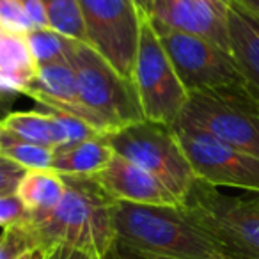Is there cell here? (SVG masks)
Wrapping results in <instances>:
<instances>
[{"label":"cell","mask_w":259,"mask_h":259,"mask_svg":"<svg viewBox=\"0 0 259 259\" xmlns=\"http://www.w3.org/2000/svg\"><path fill=\"white\" fill-rule=\"evenodd\" d=\"M66 194L52 211L32 217L25 224L37 248L66 245L98 259L115 248V201L94 178L62 176Z\"/></svg>","instance_id":"obj_1"},{"label":"cell","mask_w":259,"mask_h":259,"mask_svg":"<svg viewBox=\"0 0 259 259\" xmlns=\"http://www.w3.org/2000/svg\"><path fill=\"white\" fill-rule=\"evenodd\" d=\"M115 252L176 259H227L183 206L114 204Z\"/></svg>","instance_id":"obj_2"},{"label":"cell","mask_w":259,"mask_h":259,"mask_svg":"<svg viewBox=\"0 0 259 259\" xmlns=\"http://www.w3.org/2000/svg\"><path fill=\"white\" fill-rule=\"evenodd\" d=\"M69 62L75 69L80 101L105 135L144 121L132 80L119 75L117 69L93 47L73 41Z\"/></svg>","instance_id":"obj_3"},{"label":"cell","mask_w":259,"mask_h":259,"mask_svg":"<svg viewBox=\"0 0 259 259\" xmlns=\"http://www.w3.org/2000/svg\"><path fill=\"white\" fill-rule=\"evenodd\" d=\"M183 208L227 259H259V208L250 195L224 194L197 180Z\"/></svg>","instance_id":"obj_4"},{"label":"cell","mask_w":259,"mask_h":259,"mask_svg":"<svg viewBox=\"0 0 259 259\" xmlns=\"http://www.w3.org/2000/svg\"><path fill=\"white\" fill-rule=\"evenodd\" d=\"M105 141L115 155L158 178L181 202L197 181L172 126L144 119L110 132Z\"/></svg>","instance_id":"obj_5"},{"label":"cell","mask_w":259,"mask_h":259,"mask_svg":"<svg viewBox=\"0 0 259 259\" xmlns=\"http://www.w3.org/2000/svg\"><path fill=\"white\" fill-rule=\"evenodd\" d=\"M132 83L144 119L167 126H174L180 121L188 101V91L181 83L148 16L142 20Z\"/></svg>","instance_id":"obj_6"},{"label":"cell","mask_w":259,"mask_h":259,"mask_svg":"<svg viewBox=\"0 0 259 259\" xmlns=\"http://www.w3.org/2000/svg\"><path fill=\"white\" fill-rule=\"evenodd\" d=\"M178 122L259 158V107L245 89L190 93Z\"/></svg>","instance_id":"obj_7"},{"label":"cell","mask_w":259,"mask_h":259,"mask_svg":"<svg viewBox=\"0 0 259 259\" xmlns=\"http://www.w3.org/2000/svg\"><path fill=\"white\" fill-rule=\"evenodd\" d=\"M153 27L188 94L197 91L245 89L243 76L229 50L194 34L170 30L155 23Z\"/></svg>","instance_id":"obj_8"},{"label":"cell","mask_w":259,"mask_h":259,"mask_svg":"<svg viewBox=\"0 0 259 259\" xmlns=\"http://www.w3.org/2000/svg\"><path fill=\"white\" fill-rule=\"evenodd\" d=\"M87 45L132 80L142 20L134 0H78ZM149 18V16H148Z\"/></svg>","instance_id":"obj_9"},{"label":"cell","mask_w":259,"mask_h":259,"mask_svg":"<svg viewBox=\"0 0 259 259\" xmlns=\"http://www.w3.org/2000/svg\"><path fill=\"white\" fill-rule=\"evenodd\" d=\"M195 178L211 187H229L259 194V158L226 142L204 130L176 122L172 126Z\"/></svg>","instance_id":"obj_10"},{"label":"cell","mask_w":259,"mask_h":259,"mask_svg":"<svg viewBox=\"0 0 259 259\" xmlns=\"http://www.w3.org/2000/svg\"><path fill=\"white\" fill-rule=\"evenodd\" d=\"M233 0H153L155 25L194 34L229 50V11Z\"/></svg>","instance_id":"obj_11"},{"label":"cell","mask_w":259,"mask_h":259,"mask_svg":"<svg viewBox=\"0 0 259 259\" xmlns=\"http://www.w3.org/2000/svg\"><path fill=\"white\" fill-rule=\"evenodd\" d=\"M96 183L117 202L144 206H183V202L151 172L114 155L103 170L93 176Z\"/></svg>","instance_id":"obj_12"},{"label":"cell","mask_w":259,"mask_h":259,"mask_svg":"<svg viewBox=\"0 0 259 259\" xmlns=\"http://www.w3.org/2000/svg\"><path fill=\"white\" fill-rule=\"evenodd\" d=\"M23 96L34 100L41 108L75 115L100 130L91 112L80 101L78 83L71 62H59L39 68L34 82L23 91Z\"/></svg>","instance_id":"obj_13"},{"label":"cell","mask_w":259,"mask_h":259,"mask_svg":"<svg viewBox=\"0 0 259 259\" xmlns=\"http://www.w3.org/2000/svg\"><path fill=\"white\" fill-rule=\"evenodd\" d=\"M229 52L243 76L245 91L259 107V13L241 0L231 4Z\"/></svg>","instance_id":"obj_14"},{"label":"cell","mask_w":259,"mask_h":259,"mask_svg":"<svg viewBox=\"0 0 259 259\" xmlns=\"http://www.w3.org/2000/svg\"><path fill=\"white\" fill-rule=\"evenodd\" d=\"M37 71L39 68L25 34L0 29V94L13 98L23 94Z\"/></svg>","instance_id":"obj_15"},{"label":"cell","mask_w":259,"mask_h":259,"mask_svg":"<svg viewBox=\"0 0 259 259\" xmlns=\"http://www.w3.org/2000/svg\"><path fill=\"white\" fill-rule=\"evenodd\" d=\"M114 155V149L108 146L105 137L91 139L71 148L54 151L52 170L61 176L93 178L107 167Z\"/></svg>","instance_id":"obj_16"},{"label":"cell","mask_w":259,"mask_h":259,"mask_svg":"<svg viewBox=\"0 0 259 259\" xmlns=\"http://www.w3.org/2000/svg\"><path fill=\"white\" fill-rule=\"evenodd\" d=\"M66 194V181L52 169L27 170L22 178L16 195L22 199L32 217L52 211Z\"/></svg>","instance_id":"obj_17"},{"label":"cell","mask_w":259,"mask_h":259,"mask_svg":"<svg viewBox=\"0 0 259 259\" xmlns=\"http://www.w3.org/2000/svg\"><path fill=\"white\" fill-rule=\"evenodd\" d=\"M0 128L32 144L55 149V126L54 117L47 108H36L29 112H8L0 117Z\"/></svg>","instance_id":"obj_18"},{"label":"cell","mask_w":259,"mask_h":259,"mask_svg":"<svg viewBox=\"0 0 259 259\" xmlns=\"http://www.w3.org/2000/svg\"><path fill=\"white\" fill-rule=\"evenodd\" d=\"M0 156L18 163L25 170L52 169L54 149L27 142L18 135L0 128Z\"/></svg>","instance_id":"obj_19"},{"label":"cell","mask_w":259,"mask_h":259,"mask_svg":"<svg viewBox=\"0 0 259 259\" xmlns=\"http://www.w3.org/2000/svg\"><path fill=\"white\" fill-rule=\"evenodd\" d=\"M41 2L48 18V29L69 39L87 43L78 0H41Z\"/></svg>","instance_id":"obj_20"},{"label":"cell","mask_w":259,"mask_h":259,"mask_svg":"<svg viewBox=\"0 0 259 259\" xmlns=\"http://www.w3.org/2000/svg\"><path fill=\"white\" fill-rule=\"evenodd\" d=\"M30 52L37 62V68L59 62H69L73 41L52 29H34L27 34Z\"/></svg>","instance_id":"obj_21"},{"label":"cell","mask_w":259,"mask_h":259,"mask_svg":"<svg viewBox=\"0 0 259 259\" xmlns=\"http://www.w3.org/2000/svg\"><path fill=\"white\" fill-rule=\"evenodd\" d=\"M52 117H54V126H55V146L54 151L64 148H71L80 142L91 141V139L105 137L100 130H96L93 124H89L87 121L75 115L64 114L59 110H50Z\"/></svg>","instance_id":"obj_22"},{"label":"cell","mask_w":259,"mask_h":259,"mask_svg":"<svg viewBox=\"0 0 259 259\" xmlns=\"http://www.w3.org/2000/svg\"><path fill=\"white\" fill-rule=\"evenodd\" d=\"M36 248L32 234L25 226L9 227L0 234V259H22Z\"/></svg>","instance_id":"obj_23"},{"label":"cell","mask_w":259,"mask_h":259,"mask_svg":"<svg viewBox=\"0 0 259 259\" xmlns=\"http://www.w3.org/2000/svg\"><path fill=\"white\" fill-rule=\"evenodd\" d=\"M0 29L25 36L36 29L23 8L22 0H0Z\"/></svg>","instance_id":"obj_24"},{"label":"cell","mask_w":259,"mask_h":259,"mask_svg":"<svg viewBox=\"0 0 259 259\" xmlns=\"http://www.w3.org/2000/svg\"><path fill=\"white\" fill-rule=\"evenodd\" d=\"M29 220L30 211L25 208V204H23L18 195L9 194L0 197V227L2 229L25 226Z\"/></svg>","instance_id":"obj_25"},{"label":"cell","mask_w":259,"mask_h":259,"mask_svg":"<svg viewBox=\"0 0 259 259\" xmlns=\"http://www.w3.org/2000/svg\"><path fill=\"white\" fill-rule=\"evenodd\" d=\"M25 172L27 170L20 167L18 163L0 156V197L16 194V188H18L22 178L25 176Z\"/></svg>","instance_id":"obj_26"},{"label":"cell","mask_w":259,"mask_h":259,"mask_svg":"<svg viewBox=\"0 0 259 259\" xmlns=\"http://www.w3.org/2000/svg\"><path fill=\"white\" fill-rule=\"evenodd\" d=\"M22 4L36 29H48V18L41 0H22Z\"/></svg>","instance_id":"obj_27"},{"label":"cell","mask_w":259,"mask_h":259,"mask_svg":"<svg viewBox=\"0 0 259 259\" xmlns=\"http://www.w3.org/2000/svg\"><path fill=\"white\" fill-rule=\"evenodd\" d=\"M45 259H98V257H93V255L76 250V248L66 247V245H54V247L45 250ZM107 259H110V255Z\"/></svg>","instance_id":"obj_28"},{"label":"cell","mask_w":259,"mask_h":259,"mask_svg":"<svg viewBox=\"0 0 259 259\" xmlns=\"http://www.w3.org/2000/svg\"><path fill=\"white\" fill-rule=\"evenodd\" d=\"M135 6L139 8V11L142 13L144 16H149L151 13V6H153V0H134Z\"/></svg>","instance_id":"obj_29"},{"label":"cell","mask_w":259,"mask_h":259,"mask_svg":"<svg viewBox=\"0 0 259 259\" xmlns=\"http://www.w3.org/2000/svg\"><path fill=\"white\" fill-rule=\"evenodd\" d=\"M13 101H15V98H13V96H2V94H0V112L8 110L9 105H11Z\"/></svg>","instance_id":"obj_30"},{"label":"cell","mask_w":259,"mask_h":259,"mask_svg":"<svg viewBox=\"0 0 259 259\" xmlns=\"http://www.w3.org/2000/svg\"><path fill=\"white\" fill-rule=\"evenodd\" d=\"M132 259H176V257H162V255H149V254H144V255H130Z\"/></svg>","instance_id":"obj_31"},{"label":"cell","mask_w":259,"mask_h":259,"mask_svg":"<svg viewBox=\"0 0 259 259\" xmlns=\"http://www.w3.org/2000/svg\"><path fill=\"white\" fill-rule=\"evenodd\" d=\"M243 4H247L250 9H254L255 13H259V0H241Z\"/></svg>","instance_id":"obj_32"},{"label":"cell","mask_w":259,"mask_h":259,"mask_svg":"<svg viewBox=\"0 0 259 259\" xmlns=\"http://www.w3.org/2000/svg\"><path fill=\"white\" fill-rule=\"evenodd\" d=\"M30 259H45V250L43 248H36V250H32Z\"/></svg>","instance_id":"obj_33"},{"label":"cell","mask_w":259,"mask_h":259,"mask_svg":"<svg viewBox=\"0 0 259 259\" xmlns=\"http://www.w3.org/2000/svg\"><path fill=\"white\" fill-rule=\"evenodd\" d=\"M250 197H252V201L255 202V206L259 208V194H250Z\"/></svg>","instance_id":"obj_34"},{"label":"cell","mask_w":259,"mask_h":259,"mask_svg":"<svg viewBox=\"0 0 259 259\" xmlns=\"http://www.w3.org/2000/svg\"><path fill=\"white\" fill-rule=\"evenodd\" d=\"M30 254H32V252H29V254H25V255H23L22 259H30Z\"/></svg>","instance_id":"obj_35"},{"label":"cell","mask_w":259,"mask_h":259,"mask_svg":"<svg viewBox=\"0 0 259 259\" xmlns=\"http://www.w3.org/2000/svg\"><path fill=\"white\" fill-rule=\"evenodd\" d=\"M110 259H112V254H110Z\"/></svg>","instance_id":"obj_36"}]
</instances>
